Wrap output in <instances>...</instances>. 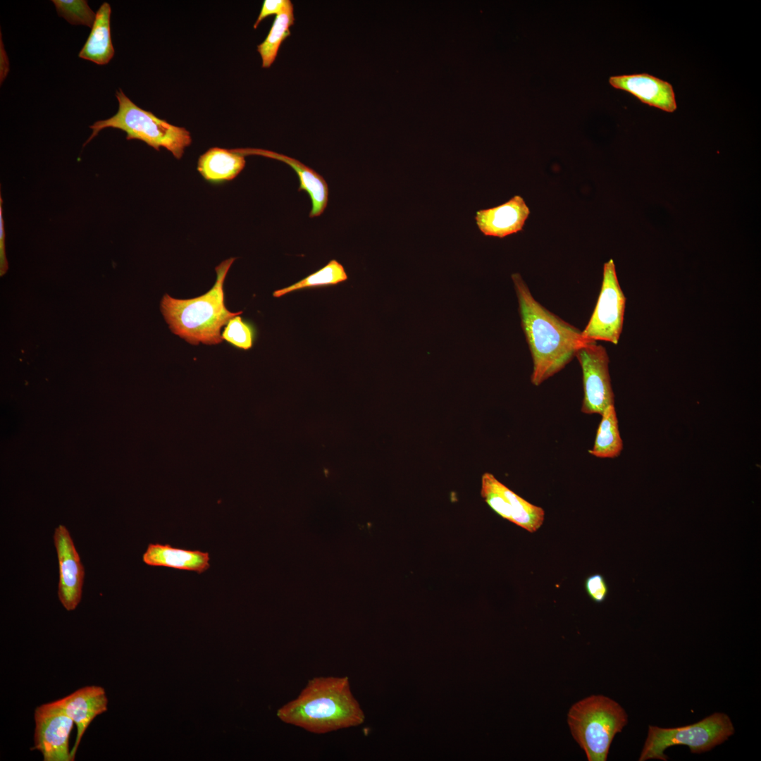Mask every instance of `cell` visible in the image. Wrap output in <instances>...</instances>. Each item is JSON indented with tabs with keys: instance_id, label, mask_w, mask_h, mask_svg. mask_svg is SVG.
<instances>
[{
	"instance_id": "1",
	"label": "cell",
	"mask_w": 761,
	"mask_h": 761,
	"mask_svg": "<svg viewBox=\"0 0 761 761\" xmlns=\"http://www.w3.org/2000/svg\"><path fill=\"white\" fill-rule=\"evenodd\" d=\"M519 303L521 325L529 347L536 386L562 370L588 340L581 331L550 311L532 295L521 275H512Z\"/></svg>"
},
{
	"instance_id": "2",
	"label": "cell",
	"mask_w": 761,
	"mask_h": 761,
	"mask_svg": "<svg viewBox=\"0 0 761 761\" xmlns=\"http://www.w3.org/2000/svg\"><path fill=\"white\" fill-rule=\"evenodd\" d=\"M283 722L323 734L358 726L364 714L347 676H318L308 681L297 698L278 709Z\"/></svg>"
},
{
	"instance_id": "3",
	"label": "cell",
	"mask_w": 761,
	"mask_h": 761,
	"mask_svg": "<svg viewBox=\"0 0 761 761\" xmlns=\"http://www.w3.org/2000/svg\"><path fill=\"white\" fill-rule=\"evenodd\" d=\"M235 260L227 259L216 267V282L204 295L189 299L163 296L161 311L174 334L192 345H216L223 341L221 328L242 313L230 312L224 302L223 284Z\"/></svg>"
},
{
	"instance_id": "4",
	"label": "cell",
	"mask_w": 761,
	"mask_h": 761,
	"mask_svg": "<svg viewBox=\"0 0 761 761\" xmlns=\"http://www.w3.org/2000/svg\"><path fill=\"white\" fill-rule=\"evenodd\" d=\"M627 722L624 708L610 698L601 695L576 702L567 714L571 734L589 761L607 760L614 737Z\"/></svg>"
},
{
	"instance_id": "5",
	"label": "cell",
	"mask_w": 761,
	"mask_h": 761,
	"mask_svg": "<svg viewBox=\"0 0 761 761\" xmlns=\"http://www.w3.org/2000/svg\"><path fill=\"white\" fill-rule=\"evenodd\" d=\"M118 110L112 117L95 122L89 128L92 132L85 142L89 143L101 130L107 128L120 129L126 132V139L138 140L159 151L168 150L177 159L182 158L185 149L192 143L190 132L182 127L173 125L144 110L133 103L119 89L116 92Z\"/></svg>"
},
{
	"instance_id": "6",
	"label": "cell",
	"mask_w": 761,
	"mask_h": 761,
	"mask_svg": "<svg viewBox=\"0 0 761 761\" xmlns=\"http://www.w3.org/2000/svg\"><path fill=\"white\" fill-rule=\"evenodd\" d=\"M734 731L730 717L722 712H715L684 726L662 728L650 725L638 760L666 761L668 757L664 750L677 745L688 746L692 753L709 751L726 741Z\"/></svg>"
},
{
	"instance_id": "7",
	"label": "cell",
	"mask_w": 761,
	"mask_h": 761,
	"mask_svg": "<svg viewBox=\"0 0 761 761\" xmlns=\"http://www.w3.org/2000/svg\"><path fill=\"white\" fill-rule=\"evenodd\" d=\"M626 300L611 259L604 264L600 295L590 320L581 331L582 338L617 345L623 328Z\"/></svg>"
},
{
	"instance_id": "8",
	"label": "cell",
	"mask_w": 761,
	"mask_h": 761,
	"mask_svg": "<svg viewBox=\"0 0 761 761\" xmlns=\"http://www.w3.org/2000/svg\"><path fill=\"white\" fill-rule=\"evenodd\" d=\"M575 357L582 371L583 397L581 412L587 414H601L607 407L614 404L607 352L597 341L588 340L579 347Z\"/></svg>"
},
{
	"instance_id": "9",
	"label": "cell",
	"mask_w": 761,
	"mask_h": 761,
	"mask_svg": "<svg viewBox=\"0 0 761 761\" xmlns=\"http://www.w3.org/2000/svg\"><path fill=\"white\" fill-rule=\"evenodd\" d=\"M34 747L39 750L44 761H72L69 750V737L73 720L47 703L35 711Z\"/></svg>"
},
{
	"instance_id": "10",
	"label": "cell",
	"mask_w": 761,
	"mask_h": 761,
	"mask_svg": "<svg viewBox=\"0 0 761 761\" xmlns=\"http://www.w3.org/2000/svg\"><path fill=\"white\" fill-rule=\"evenodd\" d=\"M54 541L59 568L58 599L66 610L72 611L82 598L85 569L66 526L56 528Z\"/></svg>"
},
{
	"instance_id": "11",
	"label": "cell",
	"mask_w": 761,
	"mask_h": 761,
	"mask_svg": "<svg viewBox=\"0 0 761 761\" xmlns=\"http://www.w3.org/2000/svg\"><path fill=\"white\" fill-rule=\"evenodd\" d=\"M47 705L66 714L77 726L76 739L70 750L73 761L83 734L90 723L97 716L107 710L108 698L106 691L101 686H87Z\"/></svg>"
},
{
	"instance_id": "12",
	"label": "cell",
	"mask_w": 761,
	"mask_h": 761,
	"mask_svg": "<svg viewBox=\"0 0 761 761\" xmlns=\"http://www.w3.org/2000/svg\"><path fill=\"white\" fill-rule=\"evenodd\" d=\"M610 84L627 92L642 103L672 113L677 109L672 85L648 73L612 76Z\"/></svg>"
},
{
	"instance_id": "13",
	"label": "cell",
	"mask_w": 761,
	"mask_h": 761,
	"mask_svg": "<svg viewBox=\"0 0 761 761\" xmlns=\"http://www.w3.org/2000/svg\"><path fill=\"white\" fill-rule=\"evenodd\" d=\"M529 214L523 197L515 195L502 204L478 211L475 219L484 235L502 238L521 231Z\"/></svg>"
},
{
	"instance_id": "14",
	"label": "cell",
	"mask_w": 761,
	"mask_h": 761,
	"mask_svg": "<svg viewBox=\"0 0 761 761\" xmlns=\"http://www.w3.org/2000/svg\"><path fill=\"white\" fill-rule=\"evenodd\" d=\"M234 151L243 156L258 155L280 161L295 170L299 179L298 191L304 190L310 197L311 209L309 217L314 218L323 214L328 204V187L324 178L311 168L299 161L287 156L261 149H234Z\"/></svg>"
},
{
	"instance_id": "15",
	"label": "cell",
	"mask_w": 761,
	"mask_h": 761,
	"mask_svg": "<svg viewBox=\"0 0 761 761\" xmlns=\"http://www.w3.org/2000/svg\"><path fill=\"white\" fill-rule=\"evenodd\" d=\"M149 566L165 567L202 574L210 567L209 552L172 547L169 544L149 543L142 555Z\"/></svg>"
},
{
	"instance_id": "16",
	"label": "cell",
	"mask_w": 761,
	"mask_h": 761,
	"mask_svg": "<svg viewBox=\"0 0 761 761\" xmlns=\"http://www.w3.org/2000/svg\"><path fill=\"white\" fill-rule=\"evenodd\" d=\"M245 163V156L233 149L212 147L199 156L197 171L206 181L218 184L235 178Z\"/></svg>"
},
{
	"instance_id": "17",
	"label": "cell",
	"mask_w": 761,
	"mask_h": 761,
	"mask_svg": "<svg viewBox=\"0 0 761 761\" xmlns=\"http://www.w3.org/2000/svg\"><path fill=\"white\" fill-rule=\"evenodd\" d=\"M111 6L104 2L96 13L91 32L79 52L81 58L98 65L108 63L114 55L111 35Z\"/></svg>"
},
{
	"instance_id": "18",
	"label": "cell",
	"mask_w": 761,
	"mask_h": 761,
	"mask_svg": "<svg viewBox=\"0 0 761 761\" xmlns=\"http://www.w3.org/2000/svg\"><path fill=\"white\" fill-rule=\"evenodd\" d=\"M594 445L588 452L598 458H614L623 450L614 404L609 405L600 414Z\"/></svg>"
},
{
	"instance_id": "19",
	"label": "cell",
	"mask_w": 761,
	"mask_h": 761,
	"mask_svg": "<svg viewBox=\"0 0 761 761\" xmlns=\"http://www.w3.org/2000/svg\"><path fill=\"white\" fill-rule=\"evenodd\" d=\"M294 21L293 4L290 1L276 16L264 41L257 46L263 68H269L274 62L282 42L290 35V27Z\"/></svg>"
},
{
	"instance_id": "20",
	"label": "cell",
	"mask_w": 761,
	"mask_h": 761,
	"mask_svg": "<svg viewBox=\"0 0 761 761\" xmlns=\"http://www.w3.org/2000/svg\"><path fill=\"white\" fill-rule=\"evenodd\" d=\"M502 490L507 500L511 510V522L530 533L536 532L543 525L545 512L540 507L534 505L502 483Z\"/></svg>"
},
{
	"instance_id": "21",
	"label": "cell",
	"mask_w": 761,
	"mask_h": 761,
	"mask_svg": "<svg viewBox=\"0 0 761 761\" xmlns=\"http://www.w3.org/2000/svg\"><path fill=\"white\" fill-rule=\"evenodd\" d=\"M347 279L343 266L338 261L330 260L325 266L305 278L288 287L274 291L273 295L279 297L295 290L307 287L336 285Z\"/></svg>"
},
{
	"instance_id": "22",
	"label": "cell",
	"mask_w": 761,
	"mask_h": 761,
	"mask_svg": "<svg viewBox=\"0 0 761 761\" xmlns=\"http://www.w3.org/2000/svg\"><path fill=\"white\" fill-rule=\"evenodd\" d=\"M502 483L492 474L485 473L481 478V495L488 506L498 515L512 520L510 505L502 490Z\"/></svg>"
},
{
	"instance_id": "23",
	"label": "cell",
	"mask_w": 761,
	"mask_h": 761,
	"mask_svg": "<svg viewBox=\"0 0 761 761\" xmlns=\"http://www.w3.org/2000/svg\"><path fill=\"white\" fill-rule=\"evenodd\" d=\"M59 16L64 18L72 25H82L92 27L96 13L85 0L52 1Z\"/></svg>"
},
{
	"instance_id": "24",
	"label": "cell",
	"mask_w": 761,
	"mask_h": 761,
	"mask_svg": "<svg viewBox=\"0 0 761 761\" xmlns=\"http://www.w3.org/2000/svg\"><path fill=\"white\" fill-rule=\"evenodd\" d=\"M222 338L238 348L249 349L253 344V332L240 316H236L227 323Z\"/></svg>"
},
{
	"instance_id": "25",
	"label": "cell",
	"mask_w": 761,
	"mask_h": 761,
	"mask_svg": "<svg viewBox=\"0 0 761 761\" xmlns=\"http://www.w3.org/2000/svg\"><path fill=\"white\" fill-rule=\"evenodd\" d=\"M585 589L589 598L596 603L603 602L609 593L608 585L604 576L600 574L586 578Z\"/></svg>"
},
{
	"instance_id": "26",
	"label": "cell",
	"mask_w": 761,
	"mask_h": 761,
	"mask_svg": "<svg viewBox=\"0 0 761 761\" xmlns=\"http://www.w3.org/2000/svg\"><path fill=\"white\" fill-rule=\"evenodd\" d=\"M290 0H265L263 3L260 13L254 24V28H256L262 20L271 15H278L287 6Z\"/></svg>"
},
{
	"instance_id": "27",
	"label": "cell",
	"mask_w": 761,
	"mask_h": 761,
	"mask_svg": "<svg viewBox=\"0 0 761 761\" xmlns=\"http://www.w3.org/2000/svg\"><path fill=\"white\" fill-rule=\"evenodd\" d=\"M2 199L0 198V271L1 276L8 269V262L5 254V229L2 211Z\"/></svg>"
}]
</instances>
